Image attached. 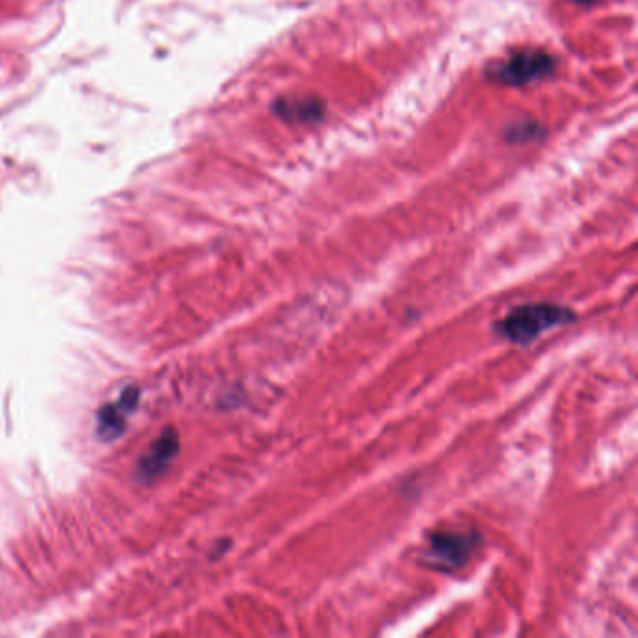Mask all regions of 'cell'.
I'll return each mask as SVG.
<instances>
[{
    "instance_id": "1",
    "label": "cell",
    "mask_w": 638,
    "mask_h": 638,
    "mask_svg": "<svg viewBox=\"0 0 638 638\" xmlns=\"http://www.w3.org/2000/svg\"><path fill=\"white\" fill-rule=\"evenodd\" d=\"M577 319V313L567 305L552 302L524 304L509 311L508 315L496 322V332L515 345H530L539 335L567 326Z\"/></svg>"
},
{
    "instance_id": "2",
    "label": "cell",
    "mask_w": 638,
    "mask_h": 638,
    "mask_svg": "<svg viewBox=\"0 0 638 638\" xmlns=\"http://www.w3.org/2000/svg\"><path fill=\"white\" fill-rule=\"evenodd\" d=\"M481 547L478 532H436L429 537L423 562L436 571H457L466 566Z\"/></svg>"
},
{
    "instance_id": "3",
    "label": "cell",
    "mask_w": 638,
    "mask_h": 638,
    "mask_svg": "<svg viewBox=\"0 0 638 638\" xmlns=\"http://www.w3.org/2000/svg\"><path fill=\"white\" fill-rule=\"evenodd\" d=\"M551 70L552 58L547 53L519 51L504 60L494 75L506 85H526L549 75Z\"/></svg>"
},
{
    "instance_id": "4",
    "label": "cell",
    "mask_w": 638,
    "mask_h": 638,
    "mask_svg": "<svg viewBox=\"0 0 638 638\" xmlns=\"http://www.w3.org/2000/svg\"><path fill=\"white\" fill-rule=\"evenodd\" d=\"M178 435L173 429L163 431V435L150 446L139 463V478L154 481L161 476L178 453Z\"/></svg>"
},
{
    "instance_id": "5",
    "label": "cell",
    "mask_w": 638,
    "mask_h": 638,
    "mask_svg": "<svg viewBox=\"0 0 638 638\" xmlns=\"http://www.w3.org/2000/svg\"><path fill=\"white\" fill-rule=\"evenodd\" d=\"M137 403H139V390L130 386L120 395V401L116 405L103 406L100 410V416H98V420H100L98 431H100L103 440H113L116 436L122 435L124 425H126V416H130Z\"/></svg>"
},
{
    "instance_id": "6",
    "label": "cell",
    "mask_w": 638,
    "mask_h": 638,
    "mask_svg": "<svg viewBox=\"0 0 638 638\" xmlns=\"http://www.w3.org/2000/svg\"><path fill=\"white\" fill-rule=\"evenodd\" d=\"M277 115L285 120H315L322 115V105L309 100H281L276 105Z\"/></svg>"
},
{
    "instance_id": "7",
    "label": "cell",
    "mask_w": 638,
    "mask_h": 638,
    "mask_svg": "<svg viewBox=\"0 0 638 638\" xmlns=\"http://www.w3.org/2000/svg\"><path fill=\"white\" fill-rule=\"evenodd\" d=\"M577 2H588V0H577Z\"/></svg>"
}]
</instances>
